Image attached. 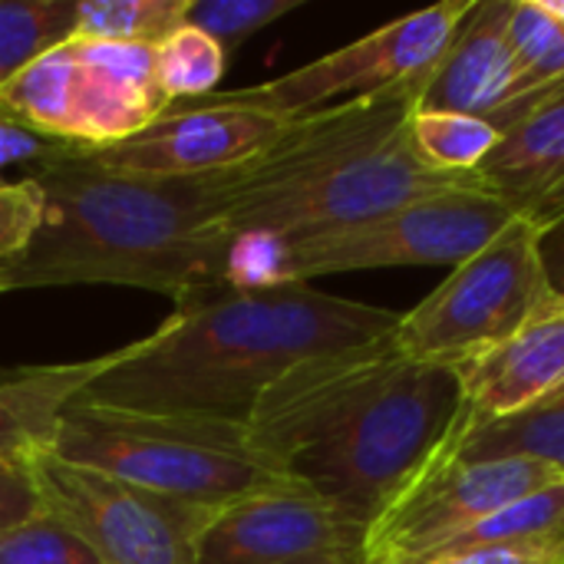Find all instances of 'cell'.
<instances>
[{
  "label": "cell",
  "instance_id": "9c48e42d",
  "mask_svg": "<svg viewBox=\"0 0 564 564\" xmlns=\"http://www.w3.org/2000/svg\"><path fill=\"white\" fill-rule=\"evenodd\" d=\"M23 469L40 509L59 519L99 564H195L198 535L215 516V509L76 466L50 446Z\"/></svg>",
  "mask_w": 564,
  "mask_h": 564
},
{
  "label": "cell",
  "instance_id": "8992f818",
  "mask_svg": "<svg viewBox=\"0 0 564 564\" xmlns=\"http://www.w3.org/2000/svg\"><path fill=\"white\" fill-rule=\"evenodd\" d=\"M172 102L155 76V46L66 36L0 86V112L46 142L109 149Z\"/></svg>",
  "mask_w": 564,
  "mask_h": 564
},
{
  "label": "cell",
  "instance_id": "d6986e66",
  "mask_svg": "<svg viewBox=\"0 0 564 564\" xmlns=\"http://www.w3.org/2000/svg\"><path fill=\"white\" fill-rule=\"evenodd\" d=\"M185 7L188 0H76L69 36L155 46L185 23Z\"/></svg>",
  "mask_w": 564,
  "mask_h": 564
},
{
  "label": "cell",
  "instance_id": "603a6c76",
  "mask_svg": "<svg viewBox=\"0 0 564 564\" xmlns=\"http://www.w3.org/2000/svg\"><path fill=\"white\" fill-rule=\"evenodd\" d=\"M228 53L205 30L182 23L165 40L155 43V76L165 99L175 106L178 99L212 96L215 83L225 73Z\"/></svg>",
  "mask_w": 564,
  "mask_h": 564
},
{
  "label": "cell",
  "instance_id": "ac0fdd59",
  "mask_svg": "<svg viewBox=\"0 0 564 564\" xmlns=\"http://www.w3.org/2000/svg\"><path fill=\"white\" fill-rule=\"evenodd\" d=\"M446 449L459 459H535L564 476V397L506 420H476L463 410Z\"/></svg>",
  "mask_w": 564,
  "mask_h": 564
},
{
  "label": "cell",
  "instance_id": "44dd1931",
  "mask_svg": "<svg viewBox=\"0 0 564 564\" xmlns=\"http://www.w3.org/2000/svg\"><path fill=\"white\" fill-rule=\"evenodd\" d=\"M509 46L519 73V96L535 99L564 83V23L535 0H516L509 17Z\"/></svg>",
  "mask_w": 564,
  "mask_h": 564
},
{
  "label": "cell",
  "instance_id": "30bf717a",
  "mask_svg": "<svg viewBox=\"0 0 564 564\" xmlns=\"http://www.w3.org/2000/svg\"><path fill=\"white\" fill-rule=\"evenodd\" d=\"M473 7L476 0H446L406 13L294 73L231 89V96L291 119L380 93H416L423 99V89Z\"/></svg>",
  "mask_w": 564,
  "mask_h": 564
},
{
  "label": "cell",
  "instance_id": "ba28073f",
  "mask_svg": "<svg viewBox=\"0 0 564 564\" xmlns=\"http://www.w3.org/2000/svg\"><path fill=\"white\" fill-rule=\"evenodd\" d=\"M539 238L535 225L512 218L489 245L459 261L430 297L400 314L393 330L400 354L456 370L506 344L555 294Z\"/></svg>",
  "mask_w": 564,
  "mask_h": 564
},
{
  "label": "cell",
  "instance_id": "484cf974",
  "mask_svg": "<svg viewBox=\"0 0 564 564\" xmlns=\"http://www.w3.org/2000/svg\"><path fill=\"white\" fill-rule=\"evenodd\" d=\"M46 215V198L40 185L26 175L20 182H0V264L17 258Z\"/></svg>",
  "mask_w": 564,
  "mask_h": 564
},
{
  "label": "cell",
  "instance_id": "4dcf8cb0",
  "mask_svg": "<svg viewBox=\"0 0 564 564\" xmlns=\"http://www.w3.org/2000/svg\"><path fill=\"white\" fill-rule=\"evenodd\" d=\"M549 17H555V20H562L564 23V0H535Z\"/></svg>",
  "mask_w": 564,
  "mask_h": 564
},
{
  "label": "cell",
  "instance_id": "3957f363",
  "mask_svg": "<svg viewBox=\"0 0 564 564\" xmlns=\"http://www.w3.org/2000/svg\"><path fill=\"white\" fill-rule=\"evenodd\" d=\"M397 311L334 297L311 284L228 288L139 337L129 360L96 377L79 400L248 423L258 397L297 364L390 337Z\"/></svg>",
  "mask_w": 564,
  "mask_h": 564
},
{
  "label": "cell",
  "instance_id": "4316f807",
  "mask_svg": "<svg viewBox=\"0 0 564 564\" xmlns=\"http://www.w3.org/2000/svg\"><path fill=\"white\" fill-rule=\"evenodd\" d=\"M390 564H564V539L539 542H509V545H479L456 552H433L420 558H403Z\"/></svg>",
  "mask_w": 564,
  "mask_h": 564
},
{
  "label": "cell",
  "instance_id": "ffe728a7",
  "mask_svg": "<svg viewBox=\"0 0 564 564\" xmlns=\"http://www.w3.org/2000/svg\"><path fill=\"white\" fill-rule=\"evenodd\" d=\"M502 132L482 116L463 112H413V142L430 169L446 175H473L499 145Z\"/></svg>",
  "mask_w": 564,
  "mask_h": 564
},
{
  "label": "cell",
  "instance_id": "83f0119b",
  "mask_svg": "<svg viewBox=\"0 0 564 564\" xmlns=\"http://www.w3.org/2000/svg\"><path fill=\"white\" fill-rule=\"evenodd\" d=\"M59 145L56 142H46L43 135H36L33 129L20 126L17 119L3 116L0 112V175L13 165H40L46 162ZM3 182V178H0Z\"/></svg>",
  "mask_w": 564,
  "mask_h": 564
},
{
  "label": "cell",
  "instance_id": "7a4b0ae2",
  "mask_svg": "<svg viewBox=\"0 0 564 564\" xmlns=\"http://www.w3.org/2000/svg\"><path fill=\"white\" fill-rule=\"evenodd\" d=\"M228 172L142 178L59 145L30 178L46 198L33 241L10 261V291L122 284L192 307L231 284L235 245L221 231Z\"/></svg>",
  "mask_w": 564,
  "mask_h": 564
},
{
  "label": "cell",
  "instance_id": "7402d4cb",
  "mask_svg": "<svg viewBox=\"0 0 564 564\" xmlns=\"http://www.w3.org/2000/svg\"><path fill=\"white\" fill-rule=\"evenodd\" d=\"M76 0H0V86L73 33Z\"/></svg>",
  "mask_w": 564,
  "mask_h": 564
},
{
  "label": "cell",
  "instance_id": "5b68a950",
  "mask_svg": "<svg viewBox=\"0 0 564 564\" xmlns=\"http://www.w3.org/2000/svg\"><path fill=\"white\" fill-rule=\"evenodd\" d=\"M50 449L76 466L205 509L294 486L248 423L195 413H149L73 400L59 416Z\"/></svg>",
  "mask_w": 564,
  "mask_h": 564
},
{
  "label": "cell",
  "instance_id": "2e32d148",
  "mask_svg": "<svg viewBox=\"0 0 564 564\" xmlns=\"http://www.w3.org/2000/svg\"><path fill=\"white\" fill-rule=\"evenodd\" d=\"M466 413L506 420L564 393V297L552 294L506 344L456 367Z\"/></svg>",
  "mask_w": 564,
  "mask_h": 564
},
{
  "label": "cell",
  "instance_id": "5bb4252c",
  "mask_svg": "<svg viewBox=\"0 0 564 564\" xmlns=\"http://www.w3.org/2000/svg\"><path fill=\"white\" fill-rule=\"evenodd\" d=\"M512 3L516 0H476L416 109L482 116L506 135L532 102L519 96V73L509 46Z\"/></svg>",
  "mask_w": 564,
  "mask_h": 564
},
{
  "label": "cell",
  "instance_id": "f1b7e54d",
  "mask_svg": "<svg viewBox=\"0 0 564 564\" xmlns=\"http://www.w3.org/2000/svg\"><path fill=\"white\" fill-rule=\"evenodd\" d=\"M33 512H40V499H36V489H33L26 469L0 463V529L17 525V522L30 519Z\"/></svg>",
  "mask_w": 564,
  "mask_h": 564
},
{
  "label": "cell",
  "instance_id": "d6a6232c",
  "mask_svg": "<svg viewBox=\"0 0 564 564\" xmlns=\"http://www.w3.org/2000/svg\"><path fill=\"white\" fill-rule=\"evenodd\" d=\"M562 397H564V393H562ZM555 400H558V397H555Z\"/></svg>",
  "mask_w": 564,
  "mask_h": 564
},
{
  "label": "cell",
  "instance_id": "cb8c5ba5",
  "mask_svg": "<svg viewBox=\"0 0 564 564\" xmlns=\"http://www.w3.org/2000/svg\"><path fill=\"white\" fill-rule=\"evenodd\" d=\"M0 564H99L96 555L50 512L0 529Z\"/></svg>",
  "mask_w": 564,
  "mask_h": 564
},
{
  "label": "cell",
  "instance_id": "8fae6325",
  "mask_svg": "<svg viewBox=\"0 0 564 564\" xmlns=\"http://www.w3.org/2000/svg\"><path fill=\"white\" fill-rule=\"evenodd\" d=\"M449 443V440H446ZM564 479L535 459H459L446 446L370 525L367 564L430 555L486 516Z\"/></svg>",
  "mask_w": 564,
  "mask_h": 564
},
{
  "label": "cell",
  "instance_id": "7c38bea8",
  "mask_svg": "<svg viewBox=\"0 0 564 564\" xmlns=\"http://www.w3.org/2000/svg\"><path fill=\"white\" fill-rule=\"evenodd\" d=\"M291 116L238 102L231 93H212L169 106L142 132L89 152L102 169L142 178H195L238 169L271 149Z\"/></svg>",
  "mask_w": 564,
  "mask_h": 564
},
{
  "label": "cell",
  "instance_id": "52a82bcc",
  "mask_svg": "<svg viewBox=\"0 0 564 564\" xmlns=\"http://www.w3.org/2000/svg\"><path fill=\"white\" fill-rule=\"evenodd\" d=\"M512 218L516 215L489 192L453 188L340 231L245 254L231 271V284H307L324 274L377 268H456Z\"/></svg>",
  "mask_w": 564,
  "mask_h": 564
},
{
  "label": "cell",
  "instance_id": "f546056e",
  "mask_svg": "<svg viewBox=\"0 0 564 564\" xmlns=\"http://www.w3.org/2000/svg\"><path fill=\"white\" fill-rule=\"evenodd\" d=\"M539 251H542V264L549 271L552 291L564 297V218L539 238Z\"/></svg>",
  "mask_w": 564,
  "mask_h": 564
},
{
  "label": "cell",
  "instance_id": "6da1fadb",
  "mask_svg": "<svg viewBox=\"0 0 564 564\" xmlns=\"http://www.w3.org/2000/svg\"><path fill=\"white\" fill-rule=\"evenodd\" d=\"M463 410L456 370L410 360L390 334L297 364L258 397L248 426L297 486L370 529L446 446Z\"/></svg>",
  "mask_w": 564,
  "mask_h": 564
},
{
  "label": "cell",
  "instance_id": "e0dca14e",
  "mask_svg": "<svg viewBox=\"0 0 564 564\" xmlns=\"http://www.w3.org/2000/svg\"><path fill=\"white\" fill-rule=\"evenodd\" d=\"M139 340L76 364L23 367L0 373V463L23 466L33 453L46 449L56 436L63 410L83 397V390L135 354Z\"/></svg>",
  "mask_w": 564,
  "mask_h": 564
},
{
  "label": "cell",
  "instance_id": "277c9868",
  "mask_svg": "<svg viewBox=\"0 0 564 564\" xmlns=\"http://www.w3.org/2000/svg\"><path fill=\"white\" fill-rule=\"evenodd\" d=\"M416 106V93H380L294 116L271 149L231 169L218 218L235 245V264L426 195L479 188L476 175L426 165L413 142Z\"/></svg>",
  "mask_w": 564,
  "mask_h": 564
},
{
  "label": "cell",
  "instance_id": "4fadbf2b",
  "mask_svg": "<svg viewBox=\"0 0 564 564\" xmlns=\"http://www.w3.org/2000/svg\"><path fill=\"white\" fill-rule=\"evenodd\" d=\"M367 535L294 482L215 509L195 564H367Z\"/></svg>",
  "mask_w": 564,
  "mask_h": 564
},
{
  "label": "cell",
  "instance_id": "9a60e30c",
  "mask_svg": "<svg viewBox=\"0 0 564 564\" xmlns=\"http://www.w3.org/2000/svg\"><path fill=\"white\" fill-rule=\"evenodd\" d=\"M479 188L542 235L564 218V83L545 89L473 172Z\"/></svg>",
  "mask_w": 564,
  "mask_h": 564
},
{
  "label": "cell",
  "instance_id": "1f68e13d",
  "mask_svg": "<svg viewBox=\"0 0 564 564\" xmlns=\"http://www.w3.org/2000/svg\"><path fill=\"white\" fill-rule=\"evenodd\" d=\"M10 291V274H7V268L0 264V294H7Z\"/></svg>",
  "mask_w": 564,
  "mask_h": 564
},
{
  "label": "cell",
  "instance_id": "d4e9b609",
  "mask_svg": "<svg viewBox=\"0 0 564 564\" xmlns=\"http://www.w3.org/2000/svg\"><path fill=\"white\" fill-rule=\"evenodd\" d=\"M301 0H188L185 23L205 30L225 53L241 46L258 30L297 10Z\"/></svg>",
  "mask_w": 564,
  "mask_h": 564
}]
</instances>
